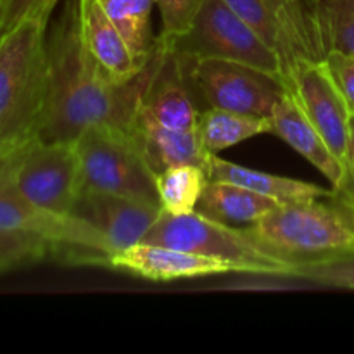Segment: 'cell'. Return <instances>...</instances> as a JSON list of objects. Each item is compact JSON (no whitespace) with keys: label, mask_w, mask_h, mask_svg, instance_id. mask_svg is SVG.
I'll list each match as a JSON object with an SVG mask.
<instances>
[{"label":"cell","mask_w":354,"mask_h":354,"mask_svg":"<svg viewBox=\"0 0 354 354\" xmlns=\"http://www.w3.org/2000/svg\"><path fill=\"white\" fill-rule=\"evenodd\" d=\"M154 3L156 0H104L111 21L142 61H149L154 52L149 24Z\"/></svg>","instance_id":"7402d4cb"},{"label":"cell","mask_w":354,"mask_h":354,"mask_svg":"<svg viewBox=\"0 0 354 354\" xmlns=\"http://www.w3.org/2000/svg\"><path fill=\"white\" fill-rule=\"evenodd\" d=\"M0 232L44 241L55 259L109 266V244L97 228L75 214H57L24 199L0 162Z\"/></svg>","instance_id":"8992f818"},{"label":"cell","mask_w":354,"mask_h":354,"mask_svg":"<svg viewBox=\"0 0 354 354\" xmlns=\"http://www.w3.org/2000/svg\"><path fill=\"white\" fill-rule=\"evenodd\" d=\"M144 242L221 259L237 266L239 273L287 279L294 275V263L266 252L245 234L244 228L220 223L199 211L180 216L162 213Z\"/></svg>","instance_id":"5b68a950"},{"label":"cell","mask_w":354,"mask_h":354,"mask_svg":"<svg viewBox=\"0 0 354 354\" xmlns=\"http://www.w3.org/2000/svg\"><path fill=\"white\" fill-rule=\"evenodd\" d=\"M348 190H346L344 197L339 201L344 206H349V204L354 203V114L351 118V131H349V154H348Z\"/></svg>","instance_id":"f546056e"},{"label":"cell","mask_w":354,"mask_h":354,"mask_svg":"<svg viewBox=\"0 0 354 354\" xmlns=\"http://www.w3.org/2000/svg\"><path fill=\"white\" fill-rule=\"evenodd\" d=\"M277 35V57L287 92L304 66L325 61L315 7L308 0H266Z\"/></svg>","instance_id":"7c38bea8"},{"label":"cell","mask_w":354,"mask_h":354,"mask_svg":"<svg viewBox=\"0 0 354 354\" xmlns=\"http://www.w3.org/2000/svg\"><path fill=\"white\" fill-rule=\"evenodd\" d=\"M325 62H327L328 71H330L339 92L342 93L348 107L354 114V55L330 52Z\"/></svg>","instance_id":"f1b7e54d"},{"label":"cell","mask_w":354,"mask_h":354,"mask_svg":"<svg viewBox=\"0 0 354 354\" xmlns=\"http://www.w3.org/2000/svg\"><path fill=\"white\" fill-rule=\"evenodd\" d=\"M190 83L182 59L156 40V68L145 88L142 107L162 124L178 130H197L199 109L190 95Z\"/></svg>","instance_id":"5bb4252c"},{"label":"cell","mask_w":354,"mask_h":354,"mask_svg":"<svg viewBox=\"0 0 354 354\" xmlns=\"http://www.w3.org/2000/svg\"><path fill=\"white\" fill-rule=\"evenodd\" d=\"M313 7L325 54L354 55V0H317Z\"/></svg>","instance_id":"603a6c76"},{"label":"cell","mask_w":354,"mask_h":354,"mask_svg":"<svg viewBox=\"0 0 354 354\" xmlns=\"http://www.w3.org/2000/svg\"><path fill=\"white\" fill-rule=\"evenodd\" d=\"M133 135L156 176L176 165H196L206 169L211 158L203 147L197 130L166 127L142 106L135 120Z\"/></svg>","instance_id":"e0dca14e"},{"label":"cell","mask_w":354,"mask_h":354,"mask_svg":"<svg viewBox=\"0 0 354 354\" xmlns=\"http://www.w3.org/2000/svg\"><path fill=\"white\" fill-rule=\"evenodd\" d=\"M206 0H156L162 19V40H173L192 28Z\"/></svg>","instance_id":"484cf974"},{"label":"cell","mask_w":354,"mask_h":354,"mask_svg":"<svg viewBox=\"0 0 354 354\" xmlns=\"http://www.w3.org/2000/svg\"><path fill=\"white\" fill-rule=\"evenodd\" d=\"M349 209V214H351V218H353V221H354V203L353 204H349V206H346Z\"/></svg>","instance_id":"4dcf8cb0"},{"label":"cell","mask_w":354,"mask_h":354,"mask_svg":"<svg viewBox=\"0 0 354 354\" xmlns=\"http://www.w3.org/2000/svg\"><path fill=\"white\" fill-rule=\"evenodd\" d=\"M59 0H0V35L26 19H50Z\"/></svg>","instance_id":"83f0119b"},{"label":"cell","mask_w":354,"mask_h":354,"mask_svg":"<svg viewBox=\"0 0 354 354\" xmlns=\"http://www.w3.org/2000/svg\"><path fill=\"white\" fill-rule=\"evenodd\" d=\"M290 93H294L313 127L348 173L353 113L332 80L327 62L320 61L304 66L297 73L294 90Z\"/></svg>","instance_id":"30bf717a"},{"label":"cell","mask_w":354,"mask_h":354,"mask_svg":"<svg viewBox=\"0 0 354 354\" xmlns=\"http://www.w3.org/2000/svg\"><path fill=\"white\" fill-rule=\"evenodd\" d=\"M332 201L280 204L244 230L259 248L290 263L354 251V221L349 209L334 197Z\"/></svg>","instance_id":"3957f363"},{"label":"cell","mask_w":354,"mask_h":354,"mask_svg":"<svg viewBox=\"0 0 354 354\" xmlns=\"http://www.w3.org/2000/svg\"><path fill=\"white\" fill-rule=\"evenodd\" d=\"M73 214L88 221L104 235L111 252L144 242L162 209L154 204L99 190H83Z\"/></svg>","instance_id":"8fae6325"},{"label":"cell","mask_w":354,"mask_h":354,"mask_svg":"<svg viewBox=\"0 0 354 354\" xmlns=\"http://www.w3.org/2000/svg\"><path fill=\"white\" fill-rule=\"evenodd\" d=\"M109 268L152 282L239 273V268L232 263L151 242H138L114 252L109 259Z\"/></svg>","instance_id":"4fadbf2b"},{"label":"cell","mask_w":354,"mask_h":354,"mask_svg":"<svg viewBox=\"0 0 354 354\" xmlns=\"http://www.w3.org/2000/svg\"><path fill=\"white\" fill-rule=\"evenodd\" d=\"M292 279L354 290V251L294 263Z\"/></svg>","instance_id":"cb8c5ba5"},{"label":"cell","mask_w":354,"mask_h":354,"mask_svg":"<svg viewBox=\"0 0 354 354\" xmlns=\"http://www.w3.org/2000/svg\"><path fill=\"white\" fill-rule=\"evenodd\" d=\"M180 59L190 83L199 90L209 107L270 120L287 92L277 76L252 66L223 59Z\"/></svg>","instance_id":"9c48e42d"},{"label":"cell","mask_w":354,"mask_h":354,"mask_svg":"<svg viewBox=\"0 0 354 354\" xmlns=\"http://www.w3.org/2000/svg\"><path fill=\"white\" fill-rule=\"evenodd\" d=\"M48 93L40 140L75 142L95 124L133 130L142 99L156 68L154 52L133 82H116L86 50L80 33L78 0H68L47 31Z\"/></svg>","instance_id":"6da1fadb"},{"label":"cell","mask_w":354,"mask_h":354,"mask_svg":"<svg viewBox=\"0 0 354 354\" xmlns=\"http://www.w3.org/2000/svg\"><path fill=\"white\" fill-rule=\"evenodd\" d=\"M272 133L279 135L294 151L299 152L306 161H310L325 178L330 182L335 199H341L348 190V173L334 152L328 149L310 118L299 106L294 93L286 92L273 109Z\"/></svg>","instance_id":"9a60e30c"},{"label":"cell","mask_w":354,"mask_h":354,"mask_svg":"<svg viewBox=\"0 0 354 354\" xmlns=\"http://www.w3.org/2000/svg\"><path fill=\"white\" fill-rule=\"evenodd\" d=\"M47 21L0 35V161L40 137L48 93Z\"/></svg>","instance_id":"7a4b0ae2"},{"label":"cell","mask_w":354,"mask_h":354,"mask_svg":"<svg viewBox=\"0 0 354 354\" xmlns=\"http://www.w3.org/2000/svg\"><path fill=\"white\" fill-rule=\"evenodd\" d=\"M225 3L275 52V26H273L272 14H270L266 0H225Z\"/></svg>","instance_id":"4316f807"},{"label":"cell","mask_w":354,"mask_h":354,"mask_svg":"<svg viewBox=\"0 0 354 354\" xmlns=\"http://www.w3.org/2000/svg\"><path fill=\"white\" fill-rule=\"evenodd\" d=\"M162 45L183 59H223L241 62L280 76V62L275 52L225 3V0H206L187 33L162 40ZM283 85V83H282Z\"/></svg>","instance_id":"ba28073f"},{"label":"cell","mask_w":354,"mask_h":354,"mask_svg":"<svg viewBox=\"0 0 354 354\" xmlns=\"http://www.w3.org/2000/svg\"><path fill=\"white\" fill-rule=\"evenodd\" d=\"M206 169L196 165H176L156 176L159 204L162 213L190 214L197 209L201 196L206 189Z\"/></svg>","instance_id":"44dd1931"},{"label":"cell","mask_w":354,"mask_h":354,"mask_svg":"<svg viewBox=\"0 0 354 354\" xmlns=\"http://www.w3.org/2000/svg\"><path fill=\"white\" fill-rule=\"evenodd\" d=\"M206 173L209 182L235 183V185L245 187V189L254 190L261 196L270 197L280 204L324 199V197L334 196L332 190L315 185V183L287 178V176L270 175V173L258 171V169L234 165V162L218 158V154H211L206 166Z\"/></svg>","instance_id":"ac0fdd59"},{"label":"cell","mask_w":354,"mask_h":354,"mask_svg":"<svg viewBox=\"0 0 354 354\" xmlns=\"http://www.w3.org/2000/svg\"><path fill=\"white\" fill-rule=\"evenodd\" d=\"M280 203L227 182H207L197 209L204 216L225 225H251L272 213Z\"/></svg>","instance_id":"d6986e66"},{"label":"cell","mask_w":354,"mask_h":354,"mask_svg":"<svg viewBox=\"0 0 354 354\" xmlns=\"http://www.w3.org/2000/svg\"><path fill=\"white\" fill-rule=\"evenodd\" d=\"M78 21L86 50L116 82H133L147 68L151 59L142 61L135 55L111 21L104 0H78Z\"/></svg>","instance_id":"2e32d148"},{"label":"cell","mask_w":354,"mask_h":354,"mask_svg":"<svg viewBox=\"0 0 354 354\" xmlns=\"http://www.w3.org/2000/svg\"><path fill=\"white\" fill-rule=\"evenodd\" d=\"M54 258V249L44 241L0 232V273L33 266Z\"/></svg>","instance_id":"d4e9b609"},{"label":"cell","mask_w":354,"mask_h":354,"mask_svg":"<svg viewBox=\"0 0 354 354\" xmlns=\"http://www.w3.org/2000/svg\"><path fill=\"white\" fill-rule=\"evenodd\" d=\"M308 2H310V3H313V6H315V2H317V0H308Z\"/></svg>","instance_id":"1f68e13d"},{"label":"cell","mask_w":354,"mask_h":354,"mask_svg":"<svg viewBox=\"0 0 354 354\" xmlns=\"http://www.w3.org/2000/svg\"><path fill=\"white\" fill-rule=\"evenodd\" d=\"M83 190H99L161 207L156 175L133 130L95 124L75 140Z\"/></svg>","instance_id":"277c9868"},{"label":"cell","mask_w":354,"mask_h":354,"mask_svg":"<svg viewBox=\"0 0 354 354\" xmlns=\"http://www.w3.org/2000/svg\"><path fill=\"white\" fill-rule=\"evenodd\" d=\"M272 121L268 118L234 113L218 107H209L201 113L197 124L203 147L209 154H218L261 133H272Z\"/></svg>","instance_id":"ffe728a7"},{"label":"cell","mask_w":354,"mask_h":354,"mask_svg":"<svg viewBox=\"0 0 354 354\" xmlns=\"http://www.w3.org/2000/svg\"><path fill=\"white\" fill-rule=\"evenodd\" d=\"M0 162L24 199L52 213L73 214L83 192L75 142L35 138Z\"/></svg>","instance_id":"52a82bcc"}]
</instances>
